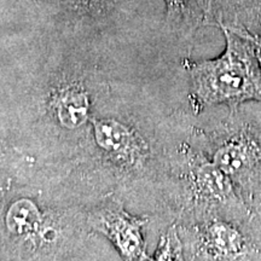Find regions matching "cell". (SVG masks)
I'll use <instances>...</instances> for the list:
<instances>
[{"mask_svg":"<svg viewBox=\"0 0 261 261\" xmlns=\"http://www.w3.org/2000/svg\"><path fill=\"white\" fill-rule=\"evenodd\" d=\"M220 29L226 45L219 57L184 63L190 74V103L195 113L221 104L236 112L247 102L261 103V68L253 42Z\"/></svg>","mask_w":261,"mask_h":261,"instance_id":"obj_1","label":"cell"},{"mask_svg":"<svg viewBox=\"0 0 261 261\" xmlns=\"http://www.w3.org/2000/svg\"><path fill=\"white\" fill-rule=\"evenodd\" d=\"M54 225V219L42 213L31 197L16 198L4 214L6 237L11 242L22 244L28 260L54 255L61 249V231Z\"/></svg>","mask_w":261,"mask_h":261,"instance_id":"obj_5","label":"cell"},{"mask_svg":"<svg viewBox=\"0 0 261 261\" xmlns=\"http://www.w3.org/2000/svg\"><path fill=\"white\" fill-rule=\"evenodd\" d=\"M96 145L112 162L125 168H138L149 156V146L137 130L114 117L91 119Z\"/></svg>","mask_w":261,"mask_h":261,"instance_id":"obj_9","label":"cell"},{"mask_svg":"<svg viewBox=\"0 0 261 261\" xmlns=\"http://www.w3.org/2000/svg\"><path fill=\"white\" fill-rule=\"evenodd\" d=\"M46 19L73 28L103 29L130 15L133 0H33Z\"/></svg>","mask_w":261,"mask_h":261,"instance_id":"obj_6","label":"cell"},{"mask_svg":"<svg viewBox=\"0 0 261 261\" xmlns=\"http://www.w3.org/2000/svg\"><path fill=\"white\" fill-rule=\"evenodd\" d=\"M181 158V179L190 215L218 208L248 207L232 180L203 150L185 148Z\"/></svg>","mask_w":261,"mask_h":261,"instance_id":"obj_4","label":"cell"},{"mask_svg":"<svg viewBox=\"0 0 261 261\" xmlns=\"http://www.w3.org/2000/svg\"><path fill=\"white\" fill-rule=\"evenodd\" d=\"M149 261H184L181 238L177 227L168 228L160 238L158 249Z\"/></svg>","mask_w":261,"mask_h":261,"instance_id":"obj_11","label":"cell"},{"mask_svg":"<svg viewBox=\"0 0 261 261\" xmlns=\"http://www.w3.org/2000/svg\"><path fill=\"white\" fill-rule=\"evenodd\" d=\"M202 149L232 180L249 210L261 200V121L240 109L212 132L202 133Z\"/></svg>","mask_w":261,"mask_h":261,"instance_id":"obj_3","label":"cell"},{"mask_svg":"<svg viewBox=\"0 0 261 261\" xmlns=\"http://www.w3.org/2000/svg\"><path fill=\"white\" fill-rule=\"evenodd\" d=\"M166 11V22L173 28H179L182 24L189 22V19H194L198 25L197 19L189 15L187 0H163Z\"/></svg>","mask_w":261,"mask_h":261,"instance_id":"obj_12","label":"cell"},{"mask_svg":"<svg viewBox=\"0 0 261 261\" xmlns=\"http://www.w3.org/2000/svg\"><path fill=\"white\" fill-rule=\"evenodd\" d=\"M180 230L184 261H261V233L248 207L191 214Z\"/></svg>","mask_w":261,"mask_h":261,"instance_id":"obj_2","label":"cell"},{"mask_svg":"<svg viewBox=\"0 0 261 261\" xmlns=\"http://www.w3.org/2000/svg\"><path fill=\"white\" fill-rule=\"evenodd\" d=\"M92 87L84 74L63 71L48 86L46 107L58 125L77 129L92 119Z\"/></svg>","mask_w":261,"mask_h":261,"instance_id":"obj_8","label":"cell"},{"mask_svg":"<svg viewBox=\"0 0 261 261\" xmlns=\"http://www.w3.org/2000/svg\"><path fill=\"white\" fill-rule=\"evenodd\" d=\"M217 27L261 38V0H227Z\"/></svg>","mask_w":261,"mask_h":261,"instance_id":"obj_10","label":"cell"},{"mask_svg":"<svg viewBox=\"0 0 261 261\" xmlns=\"http://www.w3.org/2000/svg\"><path fill=\"white\" fill-rule=\"evenodd\" d=\"M253 215V219L255 221L257 228H259L260 233H261V200L257 202V203L254 205V207L250 210Z\"/></svg>","mask_w":261,"mask_h":261,"instance_id":"obj_15","label":"cell"},{"mask_svg":"<svg viewBox=\"0 0 261 261\" xmlns=\"http://www.w3.org/2000/svg\"><path fill=\"white\" fill-rule=\"evenodd\" d=\"M87 223L114 244L123 261L149 260L145 242L148 219L133 217L120 204L108 202L91 212Z\"/></svg>","mask_w":261,"mask_h":261,"instance_id":"obj_7","label":"cell"},{"mask_svg":"<svg viewBox=\"0 0 261 261\" xmlns=\"http://www.w3.org/2000/svg\"><path fill=\"white\" fill-rule=\"evenodd\" d=\"M233 33H234V32H233ZM237 34H238V35H242V37L247 38V39H249V40L253 42L254 47H255L257 61H259L260 68H261V38H259V37H253V35L246 34V33H237Z\"/></svg>","mask_w":261,"mask_h":261,"instance_id":"obj_14","label":"cell"},{"mask_svg":"<svg viewBox=\"0 0 261 261\" xmlns=\"http://www.w3.org/2000/svg\"><path fill=\"white\" fill-rule=\"evenodd\" d=\"M227 0H196L200 24L217 25L218 16Z\"/></svg>","mask_w":261,"mask_h":261,"instance_id":"obj_13","label":"cell"}]
</instances>
